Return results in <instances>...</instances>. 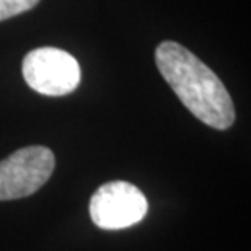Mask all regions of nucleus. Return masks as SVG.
<instances>
[{
	"mask_svg": "<svg viewBox=\"0 0 251 251\" xmlns=\"http://www.w3.org/2000/svg\"><path fill=\"white\" fill-rule=\"evenodd\" d=\"M155 62L165 82L199 121L219 130L235 123L233 101L222 80L189 49L163 41L155 51Z\"/></svg>",
	"mask_w": 251,
	"mask_h": 251,
	"instance_id": "f257e3e1",
	"label": "nucleus"
},
{
	"mask_svg": "<svg viewBox=\"0 0 251 251\" xmlns=\"http://www.w3.org/2000/svg\"><path fill=\"white\" fill-rule=\"evenodd\" d=\"M56 167L52 150L43 145L20 149L0 162V201L28 198L43 188Z\"/></svg>",
	"mask_w": 251,
	"mask_h": 251,
	"instance_id": "f03ea898",
	"label": "nucleus"
},
{
	"mask_svg": "<svg viewBox=\"0 0 251 251\" xmlns=\"http://www.w3.org/2000/svg\"><path fill=\"white\" fill-rule=\"evenodd\" d=\"M25 82L36 93L64 97L80 83V65L72 54L57 48H38L26 54L22 64Z\"/></svg>",
	"mask_w": 251,
	"mask_h": 251,
	"instance_id": "7ed1b4c3",
	"label": "nucleus"
},
{
	"mask_svg": "<svg viewBox=\"0 0 251 251\" xmlns=\"http://www.w3.org/2000/svg\"><path fill=\"white\" fill-rule=\"evenodd\" d=\"M149 202L144 193L127 181H111L97 189L90 201V217L103 230H123L145 217Z\"/></svg>",
	"mask_w": 251,
	"mask_h": 251,
	"instance_id": "20e7f679",
	"label": "nucleus"
},
{
	"mask_svg": "<svg viewBox=\"0 0 251 251\" xmlns=\"http://www.w3.org/2000/svg\"><path fill=\"white\" fill-rule=\"evenodd\" d=\"M38 3L39 0H0V22L28 12Z\"/></svg>",
	"mask_w": 251,
	"mask_h": 251,
	"instance_id": "39448f33",
	"label": "nucleus"
}]
</instances>
